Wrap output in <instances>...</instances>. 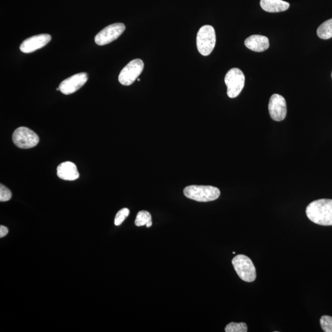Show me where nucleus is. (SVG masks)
Returning a JSON list of instances; mask_svg holds the SVG:
<instances>
[{
  "instance_id": "1",
  "label": "nucleus",
  "mask_w": 332,
  "mask_h": 332,
  "mask_svg": "<svg viewBox=\"0 0 332 332\" xmlns=\"http://www.w3.org/2000/svg\"><path fill=\"white\" fill-rule=\"evenodd\" d=\"M307 218L315 224L332 226V200L321 199L307 206Z\"/></svg>"
},
{
  "instance_id": "2",
  "label": "nucleus",
  "mask_w": 332,
  "mask_h": 332,
  "mask_svg": "<svg viewBox=\"0 0 332 332\" xmlns=\"http://www.w3.org/2000/svg\"><path fill=\"white\" fill-rule=\"evenodd\" d=\"M185 196L198 202H209L217 200L220 191L217 187L204 186H190L184 190Z\"/></svg>"
},
{
  "instance_id": "3",
  "label": "nucleus",
  "mask_w": 332,
  "mask_h": 332,
  "mask_svg": "<svg viewBox=\"0 0 332 332\" xmlns=\"http://www.w3.org/2000/svg\"><path fill=\"white\" fill-rule=\"evenodd\" d=\"M198 51L201 55L208 56L214 50L216 44V35L214 27L206 25L198 31L197 38Z\"/></svg>"
},
{
  "instance_id": "4",
  "label": "nucleus",
  "mask_w": 332,
  "mask_h": 332,
  "mask_svg": "<svg viewBox=\"0 0 332 332\" xmlns=\"http://www.w3.org/2000/svg\"><path fill=\"white\" fill-rule=\"evenodd\" d=\"M236 273L243 281L254 282L257 277L254 263L250 258L244 255H238L232 260Z\"/></svg>"
},
{
  "instance_id": "5",
  "label": "nucleus",
  "mask_w": 332,
  "mask_h": 332,
  "mask_svg": "<svg viewBox=\"0 0 332 332\" xmlns=\"http://www.w3.org/2000/svg\"><path fill=\"white\" fill-rule=\"evenodd\" d=\"M225 83L227 86V95L230 98H235L240 94L245 84V76L238 68L228 71L225 78Z\"/></svg>"
},
{
  "instance_id": "6",
  "label": "nucleus",
  "mask_w": 332,
  "mask_h": 332,
  "mask_svg": "<svg viewBox=\"0 0 332 332\" xmlns=\"http://www.w3.org/2000/svg\"><path fill=\"white\" fill-rule=\"evenodd\" d=\"M39 137L31 129L20 127L14 132L13 141L16 146L23 149L33 148L39 143Z\"/></svg>"
},
{
  "instance_id": "7",
  "label": "nucleus",
  "mask_w": 332,
  "mask_h": 332,
  "mask_svg": "<svg viewBox=\"0 0 332 332\" xmlns=\"http://www.w3.org/2000/svg\"><path fill=\"white\" fill-rule=\"evenodd\" d=\"M144 64L141 59L133 60L121 70L119 75V83L124 86H129L137 80L143 70Z\"/></svg>"
},
{
  "instance_id": "8",
  "label": "nucleus",
  "mask_w": 332,
  "mask_h": 332,
  "mask_svg": "<svg viewBox=\"0 0 332 332\" xmlns=\"http://www.w3.org/2000/svg\"><path fill=\"white\" fill-rule=\"evenodd\" d=\"M126 29V27L122 23H115L105 27L96 37L95 42L99 46L109 44L113 41L118 39Z\"/></svg>"
},
{
  "instance_id": "9",
  "label": "nucleus",
  "mask_w": 332,
  "mask_h": 332,
  "mask_svg": "<svg viewBox=\"0 0 332 332\" xmlns=\"http://www.w3.org/2000/svg\"><path fill=\"white\" fill-rule=\"evenodd\" d=\"M268 110L269 115L273 120H284L287 115L286 101L281 95L273 94L269 99Z\"/></svg>"
},
{
  "instance_id": "10",
  "label": "nucleus",
  "mask_w": 332,
  "mask_h": 332,
  "mask_svg": "<svg viewBox=\"0 0 332 332\" xmlns=\"http://www.w3.org/2000/svg\"><path fill=\"white\" fill-rule=\"evenodd\" d=\"M88 80V75L85 72L72 76L60 84V91L65 95L74 93L85 84Z\"/></svg>"
},
{
  "instance_id": "11",
  "label": "nucleus",
  "mask_w": 332,
  "mask_h": 332,
  "mask_svg": "<svg viewBox=\"0 0 332 332\" xmlns=\"http://www.w3.org/2000/svg\"><path fill=\"white\" fill-rule=\"evenodd\" d=\"M51 40L49 34L35 35L24 40L20 46V50L24 53L29 54L44 47Z\"/></svg>"
},
{
  "instance_id": "12",
  "label": "nucleus",
  "mask_w": 332,
  "mask_h": 332,
  "mask_svg": "<svg viewBox=\"0 0 332 332\" xmlns=\"http://www.w3.org/2000/svg\"><path fill=\"white\" fill-rule=\"evenodd\" d=\"M57 174L60 179L64 181H75L80 177L77 165L70 161L62 162L59 165Z\"/></svg>"
},
{
  "instance_id": "13",
  "label": "nucleus",
  "mask_w": 332,
  "mask_h": 332,
  "mask_svg": "<svg viewBox=\"0 0 332 332\" xmlns=\"http://www.w3.org/2000/svg\"><path fill=\"white\" fill-rule=\"evenodd\" d=\"M244 44L249 50L258 53L268 50L269 46L268 38L260 35H252L247 38Z\"/></svg>"
},
{
  "instance_id": "14",
  "label": "nucleus",
  "mask_w": 332,
  "mask_h": 332,
  "mask_svg": "<svg viewBox=\"0 0 332 332\" xmlns=\"http://www.w3.org/2000/svg\"><path fill=\"white\" fill-rule=\"evenodd\" d=\"M260 6L266 12L279 13L287 10L290 4L283 0H261Z\"/></svg>"
},
{
  "instance_id": "15",
  "label": "nucleus",
  "mask_w": 332,
  "mask_h": 332,
  "mask_svg": "<svg viewBox=\"0 0 332 332\" xmlns=\"http://www.w3.org/2000/svg\"><path fill=\"white\" fill-rule=\"evenodd\" d=\"M317 36L321 39L328 40L332 38V19L326 21L318 27Z\"/></svg>"
},
{
  "instance_id": "16",
  "label": "nucleus",
  "mask_w": 332,
  "mask_h": 332,
  "mask_svg": "<svg viewBox=\"0 0 332 332\" xmlns=\"http://www.w3.org/2000/svg\"><path fill=\"white\" fill-rule=\"evenodd\" d=\"M135 224L137 227L146 225L147 228L152 226L151 216L149 212L141 211L138 212L135 220Z\"/></svg>"
},
{
  "instance_id": "17",
  "label": "nucleus",
  "mask_w": 332,
  "mask_h": 332,
  "mask_svg": "<svg viewBox=\"0 0 332 332\" xmlns=\"http://www.w3.org/2000/svg\"><path fill=\"white\" fill-rule=\"evenodd\" d=\"M226 332H247V325L244 322H231L226 326Z\"/></svg>"
},
{
  "instance_id": "18",
  "label": "nucleus",
  "mask_w": 332,
  "mask_h": 332,
  "mask_svg": "<svg viewBox=\"0 0 332 332\" xmlns=\"http://www.w3.org/2000/svg\"><path fill=\"white\" fill-rule=\"evenodd\" d=\"M321 327L323 331L332 332V317L329 315H322L320 319Z\"/></svg>"
},
{
  "instance_id": "19",
  "label": "nucleus",
  "mask_w": 332,
  "mask_h": 332,
  "mask_svg": "<svg viewBox=\"0 0 332 332\" xmlns=\"http://www.w3.org/2000/svg\"><path fill=\"white\" fill-rule=\"evenodd\" d=\"M129 210L127 208H123L121 209L118 213L116 214L115 219V225L119 226L122 224V223L124 221V220L129 215Z\"/></svg>"
},
{
  "instance_id": "20",
  "label": "nucleus",
  "mask_w": 332,
  "mask_h": 332,
  "mask_svg": "<svg viewBox=\"0 0 332 332\" xmlns=\"http://www.w3.org/2000/svg\"><path fill=\"white\" fill-rule=\"evenodd\" d=\"M12 197V193L10 190L4 185H0V201L6 202L11 200Z\"/></svg>"
},
{
  "instance_id": "21",
  "label": "nucleus",
  "mask_w": 332,
  "mask_h": 332,
  "mask_svg": "<svg viewBox=\"0 0 332 332\" xmlns=\"http://www.w3.org/2000/svg\"><path fill=\"white\" fill-rule=\"evenodd\" d=\"M8 232H9V231H8V228L5 227V226H0V238H2L7 236Z\"/></svg>"
},
{
  "instance_id": "22",
  "label": "nucleus",
  "mask_w": 332,
  "mask_h": 332,
  "mask_svg": "<svg viewBox=\"0 0 332 332\" xmlns=\"http://www.w3.org/2000/svg\"><path fill=\"white\" fill-rule=\"evenodd\" d=\"M233 254H236V252H233Z\"/></svg>"
},
{
  "instance_id": "23",
  "label": "nucleus",
  "mask_w": 332,
  "mask_h": 332,
  "mask_svg": "<svg viewBox=\"0 0 332 332\" xmlns=\"http://www.w3.org/2000/svg\"><path fill=\"white\" fill-rule=\"evenodd\" d=\"M137 80H138V81H140V79H139V78H137Z\"/></svg>"
},
{
  "instance_id": "24",
  "label": "nucleus",
  "mask_w": 332,
  "mask_h": 332,
  "mask_svg": "<svg viewBox=\"0 0 332 332\" xmlns=\"http://www.w3.org/2000/svg\"><path fill=\"white\" fill-rule=\"evenodd\" d=\"M331 78H332V73H331Z\"/></svg>"
}]
</instances>
